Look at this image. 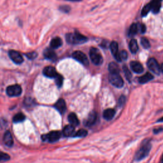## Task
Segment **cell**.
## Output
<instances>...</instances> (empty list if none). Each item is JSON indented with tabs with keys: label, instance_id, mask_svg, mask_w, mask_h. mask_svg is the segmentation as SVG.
I'll return each mask as SVG.
<instances>
[{
	"label": "cell",
	"instance_id": "cell-10",
	"mask_svg": "<svg viewBox=\"0 0 163 163\" xmlns=\"http://www.w3.org/2000/svg\"><path fill=\"white\" fill-rule=\"evenodd\" d=\"M110 48L111 50V52L112 54V55L114 56V57H115V59L119 61V62H120L122 61L120 57V55H119V45L116 42H112L110 45Z\"/></svg>",
	"mask_w": 163,
	"mask_h": 163
},
{
	"label": "cell",
	"instance_id": "cell-19",
	"mask_svg": "<svg viewBox=\"0 0 163 163\" xmlns=\"http://www.w3.org/2000/svg\"><path fill=\"white\" fill-rule=\"evenodd\" d=\"M62 44H63L62 40L59 37H56L51 40L50 45L51 48L56 49L60 47L61 45H62Z\"/></svg>",
	"mask_w": 163,
	"mask_h": 163
},
{
	"label": "cell",
	"instance_id": "cell-37",
	"mask_svg": "<svg viewBox=\"0 0 163 163\" xmlns=\"http://www.w3.org/2000/svg\"><path fill=\"white\" fill-rule=\"evenodd\" d=\"M161 131H162V129H161V128L156 129H154V132H155V133H157L158 132H161Z\"/></svg>",
	"mask_w": 163,
	"mask_h": 163
},
{
	"label": "cell",
	"instance_id": "cell-4",
	"mask_svg": "<svg viewBox=\"0 0 163 163\" xmlns=\"http://www.w3.org/2000/svg\"><path fill=\"white\" fill-rule=\"evenodd\" d=\"M110 82L114 86L120 88L124 85V81L119 73H110L109 75Z\"/></svg>",
	"mask_w": 163,
	"mask_h": 163
},
{
	"label": "cell",
	"instance_id": "cell-16",
	"mask_svg": "<svg viewBox=\"0 0 163 163\" xmlns=\"http://www.w3.org/2000/svg\"><path fill=\"white\" fill-rule=\"evenodd\" d=\"M97 119V114L96 112L93 111L89 114L88 117L86 120V125L87 126H93L96 121Z\"/></svg>",
	"mask_w": 163,
	"mask_h": 163
},
{
	"label": "cell",
	"instance_id": "cell-38",
	"mask_svg": "<svg viewBox=\"0 0 163 163\" xmlns=\"http://www.w3.org/2000/svg\"><path fill=\"white\" fill-rule=\"evenodd\" d=\"M160 68H161V71H162V72L163 73V64L161 65V66H160Z\"/></svg>",
	"mask_w": 163,
	"mask_h": 163
},
{
	"label": "cell",
	"instance_id": "cell-34",
	"mask_svg": "<svg viewBox=\"0 0 163 163\" xmlns=\"http://www.w3.org/2000/svg\"><path fill=\"white\" fill-rule=\"evenodd\" d=\"M26 56L28 59H33L37 56V53L35 52H29L26 54Z\"/></svg>",
	"mask_w": 163,
	"mask_h": 163
},
{
	"label": "cell",
	"instance_id": "cell-5",
	"mask_svg": "<svg viewBox=\"0 0 163 163\" xmlns=\"http://www.w3.org/2000/svg\"><path fill=\"white\" fill-rule=\"evenodd\" d=\"M72 57L78 62L85 66H87L89 63V59L86 55L81 51H75L72 54Z\"/></svg>",
	"mask_w": 163,
	"mask_h": 163
},
{
	"label": "cell",
	"instance_id": "cell-1",
	"mask_svg": "<svg viewBox=\"0 0 163 163\" xmlns=\"http://www.w3.org/2000/svg\"><path fill=\"white\" fill-rule=\"evenodd\" d=\"M66 40L69 44L78 45L86 43L87 41V38L79 33L75 32L67 34L66 36Z\"/></svg>",
	"mask_w": 163,
	"mask_h": 163
},
{
	"label": "cell",
	"instance_id": "cell-22",
	"mask_svg": "<svg viewBox=\"0 0 163 163\" xmlns=\"http://www.w3.org/2000/svg\"><path fill=\"white\" fill-rule=\"evenodd\" d=\"M139 32H140L139 23L138 24H132L129 29L128 35L129 36H133Z\"/></svg>",
	"mask_w": 163,
	"mask_h": 163
},
{
	"label": "cell",
	"instance_id": "cell-39",
	"mask_svg": "<svg viewBox=\"0 0 163 163\" xmlns=\"http://www.w3.org/2000/svg\"><path fill=\"white\" fill-rule=\"evenodd\" d=\"M68 1H71V2H80L81 0H68Z\"/></svg>",
	"mask_w": 163,
	"mask_h": 163
},
{
	"label": "cell",
	"instance_id": "cell-31",
	"mask_svg": "<svg viewBox=\"0 0 163 163\" xmlns=\"http://www.w3.org/2000/svg\"><path fill=\"white\" fill-rule=\"evenodd\" d=\"M55 78H56V83L57 86L58 87H59L62 86V85H63V77L58 74V75L55 77Z\"/></svg>",
	"mask_w": 163,
	"mask_h": 163
},
{
	"label": "cell",
	"instance_id": "cell-41",
	"mask_svg": "<svg viewBox=\"0 0 163 163\" xmlns=\"http://www.w3.org/2000/svg\"><path fill=\"white\" fill-rule=\"evenodd\" d=\"M162 163H163V155H162Z\"/></svg>",
	"mask_w": 163,
	"mask_h": 163
},
{
	"label": "cell",
	"instance_id": "cell-12",
	"mask_svg": "<svg viewBox=\"0 0 163 163\" xmlns=\"http://www.w3.org/2000/svg\"><path fill=\"white\" fill-rule=\"evenodd\" d=\"M130 66L132 70L136 73H141L144 71V67L138 61H132L130 63Z\"/></svg>",
	"mask_w": 163,
	"mask_h": 163
},
{
	"label": "cell",
	"instance_id": "cell-23",
	"mask_svg": "<svg viewBox=\"0 0 163 163\" xmlns=\"http://www.w3.org/2000/svg\"><path fill=\"white\" fill-rule=\"evenodd\" d=\"M153 78H154V76L150 73H147L144 75H143L139 78L138 82L140 84H145L147 83L148 82L152 80Z\"/></svg>",
	"mask_w": 163,
	"mask_h": 163
},
{
	"label": "cell",
	"instance_id": "cell-6",
	"mask_svg": "<svg viewBox=\"0 0 163 163\" xmlns=\"http://www.w3.org/2000/svg\"><path fill=\"white\" fill-rule=\"evenodd\" d=\"M6 93L9 96H19L22 93V89L19 85L10 86L6 89Z\"/></svg>",
	"mask_w": 163,
	"mask_h": 163
},
{
	"label": "cell",
	"instance_id": "cell-36",
	"mask_svg": "<svg viewBox=\"0 0 163 163\" xmlns=\"http://www.w3.org/2000/svg\"><path fill=\"white\" fill-rule=\"evenodd\" d=\"M139 28H140V32L141 33H144L146 31V27L144 24H139Z\"/></svg>",
	"mask_w": 163,
	"mask_h": 163
},
{
	"label": "cell",
	"instance_id": "cell-24",
	"mask_svg": "<svg viewBox=\"0 0 163 163\" xmlns=\"http://www.w3.org/2000/svg\"><path fill=\"white\" fill-rule=\"evenodd\" d=\"M129 47L130 51L132 54L136 53L137 51L138 50V45L137 43V41L135 39L131 40L129 44Z\"/></svg>",
	"mask_w": 163,
	"mask_h": 163
},
{
	"label": "cell",
	"instance_id": "cell-8",
	"mask_svg": "<svg viewBox=\"0 0 163 163\" xmlns=\"http://www.w3.org/2000/svg\"><path fill=\"white\" fill-rule=\"evenodd\" d=\"M61 137V133L59 131H52L48 134L44 135L42 139L44 141H48L50 142H55Z\"/></svg>",
	"mask_w": 163,
	"mask_h": 163
},
{
	"label": "cell",
	"instance_id": "cell-18",
	"mask_svg": "<svg viewBox=\"0 0 163 163\" xmlns=\"http://www.w3.org/2000/svg\"><path fill=\"white\" fill-rule=\"evenodd\" d=\"M63 134L65 136H71L75 134V127L72 125H68L63 129Z\"/></svg>",
	"mask_w": 163,
	"mask_h": 163
},
{
	"label": "cell",
	"instance_id": "cell-20",
	"mask_svg": "<svg viewBox=\"0 0 163 163\" xmlns=\"http://www.w3.org/2000/svg\"><path fill=\"white\" fill-rule=\"evenodd\" d=\"M68 119V121L69 122V124L73 126L74 127L77 126L80 124V122H79V120H78L77 116L74 113L69 114Z\"/></svg>",
	"mask_w": 163,
	"mask_h": 163
},
{
	"label": "cell",
	"instance_id": "cell-29",
	"mask_svg": "<svg viewBox=\"0 0 163 163\" xmlns=\"http://www.w3.org/2000/svg\"><path fill=\"white\" fill-rule=\"evenodd\" d=\"M151 11V7H150V3L147 4V5H145L144 6V8H143L142 10V12H141V15L143 17H145Z\"/></svg>",
	"mask_w": 163,
	"mask_h": 163
},
{
	"label": "cell",
	"instance_id": "cell-21",
	"mask_svg": "<svg viewBox=\"0 0 163 163\" xmlns=\"http://www.w3.org/2000/svg\"><path fill=\"white\" fill-rule=\"evenodd\" d=\"M115 114V111L114 109L108 108L103 112V117L107 120H110L114 118Z\"/></svg>",
	"mask_w": 163,
	"mask_h": 163
},
{
	"label": "cell",
	"instance_id": "cell-33",
	"mask_svg": "<svg viewBox=\"0 0 163 163\" xmlns=\"http://www.w3.org/2000/svg\"><path fill=\"white\" fill-rule=\"evenodd\" d=\"M120 55V57L121 59V60H126L127 58V53L126 50H122L121 52L119 53Z\"/></svg>",
	"mask_w": 163,
	"mask_h": 163
},
{
	"label": "cell",
	"instance_id": "cell-30",
	"mask_svg": "<svg viewBox=\"0 0 163 163\" xmlns=\"http://www.w3.org/2000/svg\"><path fill=\"white\" fill-rule=\"evenodd\" d=\"M141 44L145 48H149L150 47V44L146 38H142L141 39Z\"/></svg>",
	"mask_w": 163,
	"mask_h": 163
},
{
	"label": "cell",
	"instance_id": "cell-40",
	"mask_svg": "<svg viewBox=\"0 0 163 163\" xmlns=\"http://www.w3.org/2000/svg\"><path fill=\"white\" fill-rule=\"evenodd\" d=\"M157 122H163V117H162V118L159 119L158 120V121H157Z\"/></svg>",
	"mask_w": 163,
	"mask_h": 163
},
{
	"label": "cell",
	"instance_id": "cell-35",
	"mask_svg": "<svg viewBox=\"0 0 163 163\" xmlns=\"http://www.w3.org/2000/svg\"><path fill=\"white\" fill-rule=\"evenodd\" d=\"M125 102H126V97L124 96H121L119 99V106H122V105H124V104L125 103Z\"/></svg>",
	"mask_w": 163,
	"mask_h": 163
},
{
	"label": "cell",
	"instance_id": "cell-27",
	"mask_svg": "<svg viewBox=\"0 0 163 163\" xmlns=\"http://www.w3.org/2000/svg\"><path fill=\"white\" fill-rule=\"evenodd\" d=\"M122 69H123V71H124L126 79L128 81H131V78H132V75H131V73L130 70L129 69V68L126 66H124Z\"/></svg>",
	"mask_w": 163,
	"mask_h": 163
},
{
	"label": "cell",
	"instance_id": "cell-2",
	"mask_svg": "<svg viewBox=\"0 0 163 163\" xmlns=\"http://www.w3.org/2000/svg\"><path fill=\"white\" fill-rule=\"evenodd\" d=\"M89 56L92 62L95 65H100L103 62V59L98 49L96 48H91L89 51Z\"/></svg>",
	"mask_w": 163,
	"mask_h": 163
},
{
	"label": "cell",
	"instance_id": "cell-13",
	"mask_svg": "<svg viewBox=\"0 0 163 163\" xmlns=\"http://www.w3.org/2000/svg\"><path fill=\"white\" fill-rule=\"evenodd\" d=\"M161 2L162 0H152V2L149 3L151 7V11L154 14L158 13L161 7Z\"/></svg>",
	"mask_w": 163,
	"mask_h": 163
},
{
	"label": "cell",
	"instance_id": "cell-7",
	"mask_svg": "<svg viewBox=\"0 0 163 163\" xmlns=\"http://www.w3.org/2000/svg\"><path fill=\"white\" fill-rule=\"evenodd\" d=\"M147 66L149 69L156 75H159L161 73V68L157 61L154 58H150L147 62Z\"/></svg>",
	"mask_w": 163,
	"mask_h": 163
},
{
	"label": "cell",
	"instance_id": "cell-17",
	"mask_svg": "<svg viewBox=\"0 0 163 163\" xmlns=\"http://www.w3.org/2000/svg\"><path fill=\"white\" fill-rule=\"evenodd\" d=\"M44 57L49 60L54 61L56 59V54L52 48H47L44 52Z\"/></svg>",
	"mask_w": 163,
	"mask_h": 163
},
{
	"label": "cell",
	"instance_id": "cell-14",
	"mask_svg": "<svg viewBox=\"0 0 163 163\" xmlns=\"http://www.w3.org/2000/svg\"><path fill=\"white\" fill-rule=\"evenodd\" d=\"M55 107L61 114H64L66 110L65 101L63 99H59L55 104Z\"/></svg>",
	"mask_w": 163,
	"mask_h": 163
},
{
	"label": "cell",
	"instance_id": "cell-32",
	"mask_svg": "<svg viewBox=\"0 0 163 163\" xmlns=\"http://www.w3.org/2000/svg\"><path fill=\"white\" fill-rule=\"evenodd\" d=\"M10 156L8 154L5 152L0 151V161H6L10 159Z\"/></svg>",
	"mask_w": 163,
	"mask_h": 163
},
{
	"label": "cell",
	"instance_id": "cell-9",
	"mask_svg": "<svg viewBox=\"0 0 163 163\" xmlns=\"http://www.w3.org/2000/svg\"><path fill=\"white\" fill-rule=\"evenodd\" d=\"M9 57L12 59L14 63L17 65L23 63L24 59L19 52L15 50H10L9 51Z\"/></svg>",
	"mask_w": 163,
	"mask_h": 163
},
{
	"label": "cell",
	"instance_id": "cell-3",
	"mask_svg": "<svg viewBox=\"0 0 163 163\" xmlns=\"http://www.w3.org/2000/svg\"><path fill=\"white\" fill-rule=\"evenodd\" d=\"M151 145L148 141H145V144L141 146L140 150L137 152L135 159L137 161H140L146 157L150 152Z\"/></svg>",
	"mask_w": 163,
	"mask_h": 163
},
{
	"label": "cell",
	"instance_id": "cell-26",
	"mask_svg": "<svg viewBox=\"0 0 163 163\" xmlns=\"http://www.w3.org/2000/svg\"><path fill=\"white\" fill-rule=\"evenodd\" d=\"M25 118L26 117L23 114L19 113L14 117L13 121H14V122H15V123H19V122H21L24 121Z\"/></svg>",
	"mask_w": 163,
	"mask_h": 163
},
{
	"label": "cell",
	"instance_id": "cell-28",
	"mask_svg": "<svg viewBox=\"0 0 163 163\" xmlns=\"http://www.w3.org/2000/svg\"><path fill=\"white\" fill-rule=\"evenodd\" d=\"M88 132L83 129H81L79 131H78L75 134H74L75 137H85L87 135Z\"/></svg>",
	"mask_w": 163,
	"mask_h": 163
},
{
	"label": "cell",
	"instance_id": "cell-15",
	"mask_svg": "<svg viewBox=\"0 0 163 163\" xmlns=\"http://www.w3.org/2000/svg\"><path fill=\"white\" fill-rule=\"evenodd\" d=\"M3 142L4 144L8 147H12L14 144V140L12 136L11 132L6 131L3 136Z\"/></svg>",
	"mask_w": 163,
	"mask_h": 163
},
{
	"label": "cell",
	"instance_id": "cell-11",
	"mask_svg": "<svg viewBox=\"0 0 163 163\" xmlns=\"http://www.w3.org/2000/svg\"><path fill=\"white\" fill-rule=\"evenodd\" d=\"M44 75L48 78H55L58 73L56 69L52 66H47L44 69Z\"/></svg>",
	"mask_w": 163,
	"mask_h": 163
},
{
	"label": "cell",
	"instance_id": "cell-25",
	"mask_svg": "<svg viewBox=\"0 0 163 163\" xmlns=\"http://www.w3.org/2000/svg\"><path fill=\"white\" fill-rule=\"evenodd\" d=\"M108 69L110 73H119L120 72V69L118 65L114 62H111L109 64Z\"/></svg>",
	"mask_w": 163,
	"mask_h": 163
}]
</instances>
